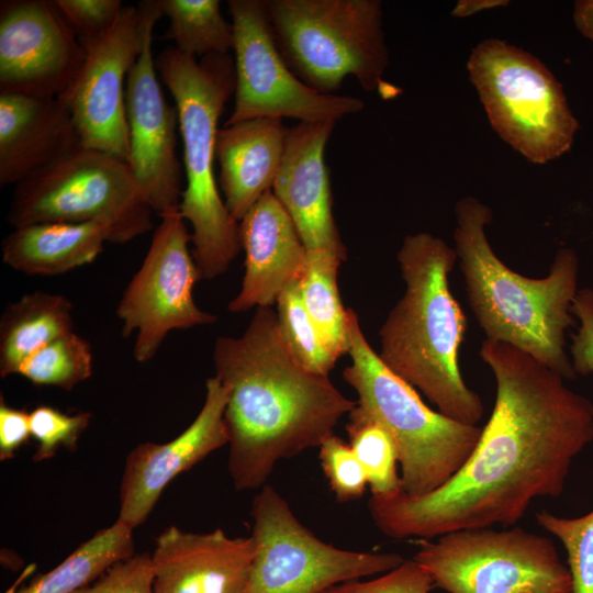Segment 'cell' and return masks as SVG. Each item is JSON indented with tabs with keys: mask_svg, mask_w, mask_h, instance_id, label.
I'll use <instances>...</instances> for the list:
<instances>
[{
	"mask_svg": "<svg viewBox=\"0 0 593 593\" xmlns=\"http://www.w3.org/2000/svg\"><path fill=\"white\" fill-rule=\"evenodd\" d=\"M160 217L147 254L116 307L122 335L136 334L133 357L138 362L153 359L170 332L217 321L193 300V286L200 277L189 249L192 236L187 222L179 210Z\"/></svg>",
	"mask_w": 593,
	"mask_h": 593,
	"instance_id": "cell-13",
	"label": "cell"
},
{
	"mask_svg": "<svg viewBox=\"0 0 593 593\" xmlns=\"http://www.w3.org/2000/svg\"><path fill=\"white\" fill-rule=\"evenodd\" d=\"M91 417L90 412L69 415L48 405L32 410L31 436L37 443L33 460L40 462L51 459L61 447L76 449L78 439L89 426Z\"/></svg>",
	"mask_w": 593,
	"mask_h": 593,
	"instance_id": "cell-32",
	"label": "cell"
},
{
	"mask_svg": "<svg viewBox=\"0 0 593 593\" xmlns=\"http://www.w3.org/2000/svg\"><path fill=\"white\" fill-rule=\"evenodd\" d=\"M508 0H459L451 11L455 18H469L478 12L500 7H507Z\"/></svg>",
	"mask_w": 593,
	"mask_h": 593,
	"instance_id": "cell-40",
	"label": "cell"
},
{
	"mask_svg": "<svg viewBox=\"0 0 593 593\" xmlns=\"http://www.w3.org/2000/svg\"><path fill=\"white\" fill-rule=\"evenodd\" d=\"M287 131L282 119L272 118L219 127L215 138L219 184L225 206L237 222L267 191L272 190Z\"/></svg>",
	"mask_w": 593,
	"mask_h": 593,
	"instance_id": "cell-22",
	"label": "cell"
},
{
	"mask_svg": "<svg viewBox=\"0 0 593 593\" xmlns=\"http://www.w3.org/2000/svg\"><path fill=\"white\" fill-rule=\"evenodd\" d=\"M467 70L491 127L525 159L546 165L571 150L580 122L539 58L490 37L471 49Z\"/></svg>",
	"mask_w": 593,
	"mask_h": 593,
	"instance_id": "cell-8",
	"label": "cell"
},
{
	"mask_svg": "<svg viewBox=\"0 0 593 593\" xmlns=\"http://www.w3.org/2000/svg\"><path fill=\"white\" fill-rule=\"evenodd\" d=\"M31 436L30 412L9 406L0 399V460H9Z\"/></svg>",
	"mask_w": 593,
	"mask_h": 593,
	"instance_id": "cell-38",
	"label": "cell"
},
{
	"mask_svg": "<svg viewBox=\"0 0 593 593\" xmlns=\"http://www.w3.org/2000/svg\"><path fill=\"white\" fill-rule=\"evenodd\" d=\"M226 403L225 388L215 376L209 378L203 405L180 435L164 444H139L128 452L120 485L119 519L133 529L141 526L169 482L228 444Z\"/></svg>",
	"mask_w": 593,
	"mask_h": 593,
	"instance_id": "cell-17",
	"label": "cell"
},
{
	"mask_svg": "<svg viewBox=\"0 0 593 593\" xmlns=\"http://www.w3.org/2000/svg\"><path fill=\"white\" fill-rule=\"evenodd\" d=\"M495 403L471 456L424 495L370 497L376 527L393 539L515 526L538 497L564 491L573 460L593 441V403L527 353L485 338Z\"/></svg>",
	"mask_w": 593,
	"mask_h": 593,
	"instance_id": "cell-1",
	"label": "cell"
},
{
	"mask_svg": "<svg viewBox=\"0 0 593 593\" xmlns=\"http://www.w3.org/2000/svg\"><path fill=\"white\" fill-rule=\"evenodd\" d=\"M492 209L474 197L455 205L454 242L470 307L488 339L510 344L559 373L577 378L566 350V332L577 325L572 304L579 257L558 249L545 278H529L507 267L485 233Z\"/></svg>",
	"mask_w": 593,
	"mask_h": 593,
	"instance_id": "cell-3",
	"label": "cell"
},
{
	"mask_svg": "<svg viewBox=\"0 0 593 593\" xmlns=\"http://www.w3.org/2000/svg\"><path fill=\"white\" fill-rule=\"evenodd\" d=\"M334 121L299 122L288 127L272 192L292 219L307 251L327 250L346 259L333 216L326 144Z\"/></svg>",
	"mask_w": 593,
	"mask_h": 593,
	"instance_id": "cell-18",
	"label": "cell"
},
{
	"mask_svg": "<svg viewBox=\"0 0 593 593\" xmlns=\"http://www.w3.org/2000/svg\"><path fill=\"white\" fill-rule=\"evenodd\" d=\"M250 515L256 552L245 593H324L404 561L395 552L345 550L321 540L269 484L255 495Z\"/></svg>",
	"mask_w": 593,
	"mask_h": 593,
	"instance_id": "cell-11",
	"label": "cell"
},
{
	"mask_svg": "<svg viewBox=\"0 0 593 593\" xmlns=\"http://www.w3.org/2000/svg\"><path fill=\"white\" fill-rule=\"evenodd\" d=\"M348 418L349 444L366 472L371 496L385 499L402 492L399 452L391 434L358 404Z\"/></svg>",
	"mask_w": 593,
	"mask_h": 593,
	"instance_id": "cell-28",
	"label": "cell"
},
{
	"mask_svg": "<svg viewBox=\"0 0 593 593\" xmlns=\"http://www.w3.org/2000/svg\"><path fill=\"white\" fill-rule=\"evenodd\" d=\"M572 19L578 32L593 43V0H577Z\"/></svg>",
	"mask_w": 593,
	"mask_h": 593,
	"instance_id": "cell-39",
	"label": "cell"
},
{
	"mask_svg": "<svg viewBox=\"0 0 593 593\" xmlns=\"http://www.w3.org/2000/svg\"><path fill=\"white\" fill-rule=\"evenodd\" d=\"M457 260L455 248L440 237L426 232L405 236L398 261L406 288L379 331L378 355L438 412L477 425L484 405L459 368L468 320L449 286Z\"/></svg>",
	"mask_w": 593,
	"mask_h": 593,
	"instance_id": "cell-4",
	"label": "cell"
},
{
	"mask_svg": "<svg viewBox=\"0 0 593 593\" xmlns=\"http://www.w3.org/2000/svg\"><path fill=\"white\" fill-rule=\"evenodd\" d=\"M318 449L321 467L336 500L349 502L360 499L368 479L350 444L333 434Z\"/></svg>",
	"mask_w": 593,
	"mask_h": 593,
	"instance_id": "cell-33",
	"label": "cell"
},
{
	"mask_svg": "<svg viewBox=\"0 0 593 593\" xmlns=\"http://www.w3.org/2000/svg\"><path fill=\"white\" fill-rule=\"evenodd\" d=\"M239 239L245 250V273L239 292L228 303L232 313L271 306L287 287L302 280L307 250L272 190L239 221Z\"/></svg>",
	"mask_w": 593,
	"mask_h": 593,
	"instance_id": "cell-20",
	"label": "cell"
},
{
	"mask_svg": "<svg viewBox=\"0 0 593 593\" xmlns=\"http://www.w3.org/2000/svg\"><path fill=\"white\" fill-rule=\"evenodd\" d=\"M92 365L90 344L72 331L27 357L16 374L37 385L69 391L92 376Z\"/></svg>",
	"mask_w": 593,
	"mask_h": 593,
	"instance_id": "cell-29",
	"label": "cell"
},
{
	"mask_svg": "<svg viewBox=\"0 0 593 593\" xmlns=\"http://www.w3.org/2000/svg\"><path fill=\"white\" fill-rule=\"evenodd\" d=\"M276 303L280 333L293 357L306 370L328 377L337 359L322 343L305 309L301 281L287 287Z\"/></svg>",
	"mask_w": 593,
	"mask_h": 593,
	"instance_id": "cell-30",
	"label": "cell"
},
{
	"mask_svg": "<svg viewBox=\"0 0 593 593\" xmlns=\"http://www.w3.org/2000/svg\"><path fill=\"white\" fill-rule=\"evenodd\" d=\"M159 4L169 20L164 38L180 53L201 58L233 49V25L223 18L219 0H159Z\"/></svg>",
	"mask_w": 593,
	"mask_h": 593,
	"instance_id": "cell-27",
	"label": "cell"
},
{
	"mask_svg": "<svg viewBox=\"0 0 593 593\" xmlns=\"http://www.w3.org/2000/svg\"><path fill=\"white\" fill-rule=\"evenodd\" d=\"M86 56L55 0L0 2V93L59 98Z\"/></svg>",
	"mask_w": 593,
	"mask_h": 593,
	"instance_id": "cell-15",
	"label": "cell"
},
{
	"mask_svg": "<svg viewBox=\"0 0 593 593\" xmlns=\"http://www.w3.org/2000/svg\"><path fill=\"white\" fill-rule=\"evenodd\" d=\"M74 305L61 295L34 291L9 303L0 318V376L18 373L40 348L74 331Z\"/></svg>",
	"mask_w": 593,
	"mask_h": 593,
	"instance_id": "cell-24",
	"label": "cell"
},
{
	"mask_svg": "<svg viewBox=\"0 0 593 593\" xmlns=\"http://www.w3.org/2000/svg\"><path fill=\"white\" fill-rule=\"evenodd\" d=\"M80 144L59 98L0 93V186H16Z\"/></svg>",
	"mask_w": 593,
	"mask_h": 593,
	"instance_id": "cell-21",
	"label": "cell"
},
{
	"mask_svg": "<svg viewBox=\"0 0 593 593\" xmlns=\"http://www.w3.org/2000/svg\"><path fill=\"white\" fill-rule=\"evenodd\" d=\"M133 528L116 518L78 546L51 571L30 584L11 588L5 593H75L101 578L114 564L132 557Z\"/></svg>",
	"mask_w": 593,
	"mask_h": 593,
	"instance_id": "cell-25",
	"label": "cell"
},
{
	"mask_svg": "<svg viewBox=\"0 0 593 593\" xmlns=\"http://www.w3.org/2000/svg\"><path fill=\"white\" fill-rule=\"evenodd\" d=\"M153 213L126 161L78 145L15 186L7 219L13 228L104 222L125 244L153 230Z\"/></svg>",
	"mask_w": 593,
	"mask_h": 593,
	"instance_id": "cell-9",
	"label": "cell"
},
{
	"mask_svg": "<svg viewBox=\"0 0 593 593\" xmlns=\"http://www.w3.org/2000/svg\"><path fill=\"white\" fill-rule=\"evenodd\" d=\"M215 377L227 392V468L236 490L262 488L282 459L320 447L357 401L289 350L271 306H258L238 337H217Z\"/></svg>",
	"mask_w": 593,
	"mask_h": 593,
	"instance_id": "cell-2",
	"label": "cell"
},
{
	"mask_svg": "<svg viewBox=\"0 0 593 593\" xmlns=\"http://www.w3.org/2000/svg\"><path fill=\"white\" fill-rule=\"evenodd\" d=\"M276 45L306 86L337 94L347 76L368 92L389 86L379 0H264Z\"/></svg>",
	"mask_w": 593,
	"mask_h": 593,
	"instance_id": "cell-7",
	"label": "cell"
},
{
	"mask_svg": "<svg viewBox=\"0 0 593 593\" xmlns=\"http://www.w3.org/2000/svg\"><path fill=\"white\" fill-rule=\"evenodd\" d=\"M327 250L307 251L301 292L305 309L329 353L340 358L349 350L348 309L343 306L337 275L344 261Z\"/></svg>",
	"mask_w": 593,
	"mask_h": 593,
	"instance_id": "cell-26",
	"label": "cell"
},
{
	"mask_svg": "<svg viewBox=\"0 0 593 593\" xmlns=\"http://www.w3.org/2000/svg\"><path fill=\"white\" fill-rule=\"evenodd\" d=\"M418 540L414 560L448 593H572L568 567L552 540L518 526Z\"/></svg>",
	"mask_w": 593,
	"mask_h": 593,
	"instance_id": "cell-10",
	"label": "cell"
},
{
	"mask_svg": "<svg viewBox=\"0 0 593 593\" xmlns=\"http://www.w3.org/2000/svg\"><path fill=\"white\" fill-rule=\"evenodd\" d=\"M579 322L572 334L570 359L577 376L593 374V289H580L572 304Z\"/></svg>",
	"mask_w": 593,
	"mask_h": 593,
	"instance_id": "cell-37",
	"label": "cell"
},
{
	"mask_svg": "<svg viewBox=\"0 0 593 593\" xmlns=\"http://www.w3.org/2000/svg\"><path fill=\"white\" fill-rule=\"evenodd\" d=\"M113 242L104 222L36 223L13 228L2 240V260L30 276H56L92 262Z\"/></svg>",
	"mask_w": 593,
	"mask_h": 593,
	"instance_id": "cell-23",
	"label": "cell"
},
{
	"mask_svg": "<svg viewBox=\"0 0 593 593\" xmlns=\"http://www.w3.org/2000/svg\"><path fill=\"white\" fill-rule=\"evenodd\" d=\"M255 552L251 536L230 537L221 528L191 533L171 525L150 553L153 593H245Z\"/></svg>",
	"mask_w": 593,
	"mask_h": 593,
	"instance_id": "cell-19",
	"label": "cell"
},
{
	"mask_svg": "<svg viewBox=\"0 0 593 593\" xmlns=\"http://www.w3.org/2000/svg\"><path fill=\"white\" fill-rule=\"evenodd\" d=\"M149 31L142 54L131 69L125 89L128 125L127 166L153 212L179 210L182 170L177 157L179 116L161 91Z\"/></svg>",
	"mask_w": 593,
	"mask_h": 593,
	"instance_id": "cell-16",
	"label": "cell"
},
{
	"mask_svg": "<svg viewBox=\"0 0 593 593\" xmlns=\"http://www.w3.org/2000/svg\"><path fill=\"white\" fill-rule=\"evenodd\" d=\"M161 16L159 0L124 5L103 37L83 45L87 56L81 70L59 97L70 112L81 146L127 161L124 82Z\"/></svg>",
	"mask_w": 593,
	"mask_h": 593,
	"instance_id": "cell-14",
	"label": "cell"
},
{
	"mask_svg": "<svg viewBox=\"0 0 593 593\" xmlns=\"http://www.w3.org/2000/svg\"><path fill=\"white\" fill-rule=\"evenodd\" d=\"M348 336L351 363L344 369L343 378L357 392V404L394 439L403 493L419 496L433 492L468 460L482 427L429 409L410 383L382 362L351 309Z\"/></svg>",
	"mask_w": 593,
	"mask_h": 593,
	"instance_id": "cell-6",
	"label": "cell"
},
{
	"mask_svg": "<svg viewBox=\"0 0 593 593\" xmlns=\"http://www.w3.org/2000/svg\"><path fill=\"white\" fill-rule=\"evenodd\" d=\"M536 522L563 545L572 593H593V510L570 518L541 510L536 514Z\"/></svg>",
	"mask_w": 593,
	"mask_h": 593,
	"instance_id": "cell-31",
	"label": "cell"
},
{
	"mask_svg": "<svg viewBox=\"0 0 593 593\" xmlns=\"http://www.w3.org/2000/svg\"><path fill=\"white\" fill-rule=\"evenodd\" d=\"M155 65L179 116L186 175L179 212L192 227L200 280H211L223 275L242 249L239 222L225 206L214 175L217 123L235 90L234 60L230 53L198 60L168 46Z\"/></svg>",
	"mask_w": 593,
	"mask_h": 593,
	"instance_id": "cell-5",
	"label": "cell"
},
{
	"mask_svg": "<svg viewBox=\"0 0 593 593\" xmlns=\"http://www.w3.org/2000/svg\"><path fill=\"white\" fill-rule=\"evenodd\" d=\"M435 586L430 573L414 559L404 560L381 577L336 584L324 593H429Z\"/></svg>",
	"mask_w": 593,
	"mask_h": 593,
	"instance_id": "cell-35",
	"label": "cell"
},
{
	"mask_svg": "<svg viewBox=\"0 0 593 593\" xmlns=\"http://www.w3.org/2000/svg\"><path fill=\"white\" fill-rule=\"evenodd\" d=\"M234 32V108L224 125L272 118L334 121L361 111L359 98L320 93L288 67L272 34L264 0L227 2Z\"/></svg>",
	"mask_w": 593,
	"mask_h": 593,
	"instance_id": "cell-12",
	"label": "cell"
},
{
	"mask_svg": "<svg viewBox=\"0 0 593 593\" xmlns=\"http://www.w3.org/2000/svg\"><path fill=\"white\" fill-rule=\"evenodd\" d=\"M83 45L103 37L115 24L124 5L121 0H55Z\"/></svg>",
	"mask_w": 593,
	"mask_h": 593,
	"instance_id": "cell-34",
	"label": "cell"
},
{
	"mask_svg": "<svg viewBox=\"0 0 593 593\" xmlns=\"http://www.w3.org/2000/svg\"><path fill=\"white\" fill-rule=\"evenodd\" d=\"M153 578L150 553L135 552L75 593H153Z\"/></svg>",
	"mask_w": 593,
	"mask_h": 593,
	"instance_id": "cell-36",
	"label": "cell"
}]
</instances>
